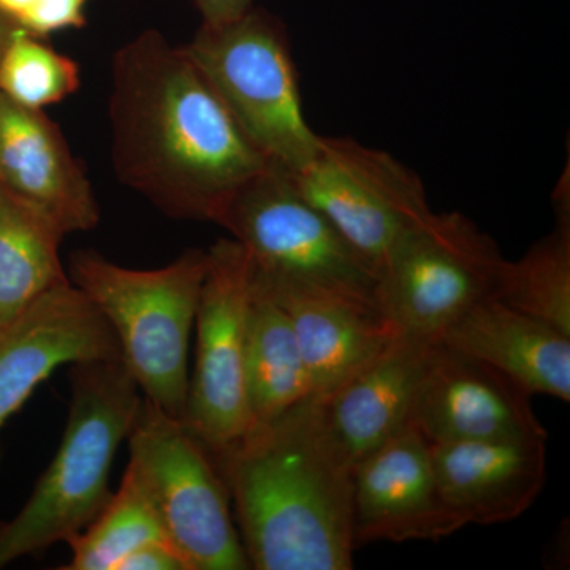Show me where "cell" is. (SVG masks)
Returning <instances> with one entry per match:
<instances>
[{
  "label": "cell",
  "instance_id": "cell-1",
  "mask_svg": "<svg viewBox=\"0 0 570 570\" xmlns=\"http://www.w3.org/2000/svg\"><path fill=\"white\" fill-rule=\"evenodd\" d=\"M110 121L119 179L171 219L217 224L269 165L183 48L157 31L116 52Z\"/></svg>",
  "mask_w": 570,
  "mask_h": 570
},
{
  "label": "cell",
  "instance_id": "cell-2",
  "mask_svg": "<svg viewBox=\"0 0 570 570\" xmlns=\"http://www.w3.org/2000/svg\"><path fill=\"white\" fill-rule=\"evenodd\" d=\"M212 455L250 569H352L354 464L328 433L317 397L254 423Z\"/></svg>",
  "mask_w": 570,
  "mask_h": 570
},
{
  "label": "cell",
  "instance_id": "cell-3",
  "mask_svg": "<svg viewBox=\"0 0 570 570\" xmlns=\"http://www.w3.org/2000/svg\"><path fill=\"white\" fill-rule=\"evenodd\" d=\"M61 445L24 508L0 524V569L85 531L110 502L112 461L142 393L121 360L71 365Z\"/></svg>",
  "mask_w": 570,
  "mask_h": 570
},
{
  "label": "cell",
  "instance_id": "cell-4",
  "mask_svg": "<svg viewBox=\"0 0 570 570\" xmlns=\"http://www.w3.org/2000/svg\"><path fill=\"white\" fill-rule=\"evenodd\" d=\"M208 253L189 249L174 264L132 269L94 250L70 258V283L88 296L118 337L121 362L142 396L183 419L189 389V344Z\"/></svg>",
  "mask_w": 570,
  "mask_h": 570
},
{
  "label": "cell",
  "instance_id": "cell-5",
  "mask_svg": "<svg viewBox=\"0 0 570 570\" xmlns=\"http://www.w3.org/2000/svg\"><path fill=\"white\" fill-rule=\"evenodd\" d=\"M181 48L269 165L295 174L313 160L321 135L303 115L291 48L276 18L253 7L238 20L202 26Z\"/></svg>",
  "mask_w": 570,
  "mask_h": 570
},
{
  "label": "cell",
  "instance_id": "cell-6",
  "mask_svg": "<svg viewBox=\"0 0 570 570\" xmlns=\"http://www.w3.org/2000/svg\"><path fill=\"white\" fill-rule=\"evenodd\" d=\"M127 442V466L141 480L165 534L190 570L250 569L225 480L212 452L181 420L142 396Z\"/></svg>",
  "mask_w": 570,
  "mask_h": 570
},
{
  "label": "cell",
  "instance_id": "cell-7",
  "mask_svg": "<svg viewBox=\"0 0 570 570\" xmlns=\"http://www.w3.org/2000/svg\"><path fill=\"white\" fill-rule=\"evenodd\" d=\"M217 225L264 275L317 285L377 307V276L288 171L268 165L234 195Z\"/></svg>",
  "mask_w": 570,
  "mask_h": 570
},
{
  "label": "cell",
  "instance_id": "cell-8",
  "mask_svg": "<svg viewBox=\"0 0 570 570\" xmlns=\"http://www.w3.org/2000/svg\"><path fill=\"white\" fill-rule=\"evenodd\" d=\"M504 262L469 217L431 213L379 268V311L401 333L441 341L456 318L494 298Z\"/></svg>",
  "mask_w": 570,
  "mask_h": 570
},
{
  "label": "cell",
  "instance_id": "cell-9",
  "mask_svg": "<svg viewBox=\"0 0 570 570\" xmlns=\"http://www.w3.org/2000/svg\"><path fill=\"white\" fill-rule=\"evenodd\" d=\"M195 316V365L181 422L212 453L230 448L254 425L246 389V332L253 262L236 239L208 250Z\"/></svg>",
  "mask_w": 570,
  "mask_h": 570
},
{
  "label": "cell",
  "instance_id": "cell-10",
  "mask_svg": "<svg viewBox=\"0 0 570 570\" xmlns=\"http://www.w3.org/2000/svg\"><path fill=\"white\" fill-rule=\"evenodd\" d=\"M291 175L376 276L390 254L433 213L417 174L392 154L351 138L321 137L313 160Z\"/></svg>",
  "mask_w": 570,
  "mask_h": 570
},
{
  "label": "cell",
  "instance_id": "cell-11",
  "mask_svg": "<svg viewBox=\"0 0 570 570\" xmlns=\"http://www.w3.org/2000/svg\"><path fill=\"white\" fill-rule=\"evenodd\" d=\"M352 523L355 549L441 540L466 527L442 493L430 441L412 423L356 461Z\"/></svg>",
  "mask_w": 570,
  "mask_h": 570
},
{
  "label": "cell",
  "instance_id": "cell-12",
  "mask_svg": "<svg viewBox=\"0 0 570 570\" xmlns=\"http://www.w3.org/2000/svg\"><path fill=\"white\" fill-rule=\"evenodd\" d=\"M121 360L118 337L77 285H56L0 328V431L58 367Z\"/></svg>",
  "mask_w": 570,
  "mask_h": 570
},
{
  "label": "cell",
  "instance_id": "cell-13",
  "mask_svg": "<svg viewBox=\"0 0 570 570\" xmlns=\"http://www.w3.org/2000/svg\"><path fill=\"white\" fill-rule=\"evenodd\" d=\"M528 395L512 379L439 341L411 423L431 444L546 439Z\"/></svg>",
  "mask_w": 570,
  "mask_h": 570
},
{
  "label": "cell",
  "instance_id": "cell-14",
  "mask_svg": "<svg viewBox=\"0 0 570 570\" xmlns=\"http://www.w3.org/2000/svg\"><path fill=\"white\" fill-rule=\"evenodd\" d=\"M0 184L61 238L89 232L100 212L91 183L58 124L0 94Z\"/></svg>",
  "mask_w": 570,
  "mask_h": 570
},
{
  "label": "cell",
  "instance_id": "cell-15",
  "mask_svg": "<svg viewBox=\"0 0 570 570\" xmlns=\"http://www.w3.org/2000/svg\"><path fill=\"white\" fill-rule=\"evenodd\" d=\"M253 269L291 321L314 397L328 395L355 376L400 333L377 307Z\"/></svg>",
  "mask_w": 570,
  "mask_h": 570
},
{
  "label": "cell",
  "instance_id": "cell-16",
  "mask_svg": "<svg viewBox=\"0 0 570 570\" xmlns=\"http://www.w3.org/2000/svg\"><path fill=\"white\" fill-rule=\"evenodd\" d=\"M439 341L397 333L363 370L317 397L325 425L352 464L411 425Z\"/></svg>",
  "mask_w": 570,
  "mask_h": 570
},
{
  "label": "cell",
  "instance_id": "cell-17",
  "mask_svg": "<svg viewBox=\"0 0 570 570\" xmlns=\"http://www.w3.org/2000/svg\"><path fill=\"white\" fill-rule=\"evenodd\" d=\"M546 439L431 444L442 493L466 523H509L534 504L547 480Z\"/></svg>",
  "mask_w": 570,
  "mask_h": 570
},
{
  "label": "cell",
  "instance_id": "cell-18",
  "mask_svg": "<svg viewBox=\"0 0 570 570\" xmlns=\"http://www.w3.org/2000/svg\"><path fill=\"white\" fill-rule=\"evenodd\" d=\"M441 341L512 379L528 395L570 401V336L540 318L487 298L456 318Z\"/></svg>",
  "mask_w": 570,
  "mask_h": 570
},
{
  "label": "cell",
  "instance_id": "cell-19",
  "mask_svg": "<svg viewBox=\"0 0 570 570\" xmlns=\"http://www.w3.org/2000/svg\"><path fill=\"white\" fill-rule=\"evenodd\" d=\"M245 367L254 423L275 419L313 396L291 321L254 269Z\"/></svg>",
  "mask_w": 570,
  "mask_h": 570
},
{
  "label": "cell",
  "instance_id": "cell-20",
  "mask_svg": "<svg viewBox=\"0 0 570 570\" xmlns=\"http://www.w3.org/2000/svg\"><path fill=\"white\" fill-rule=\"evenodd\" d=\"M51 225L0 184V328L67 283Z\"/></svg>",
  "mask_w": 570,
  "mask_h": 570
},
{
  "label": "cell",
  "instance_id": "cell-21",
  "mask_svg": "<svg viewBox=\"0 0 570 570\" xmlns=\"http://www.w3.org/2000/svg\"><path fill=\"white\" fill-rule=\"evenodd\" d=\"M557 225L517 262H504L494 298L570 336V200L560 184Z\"/></svg>",
  "mask_w": 570,
  "mask_h": 570
},
{
  "label": "cell",
  "instance_id": "cell-22",
  "mask_svg": "<svg viewBox=\"0 0 570 570\" xmlns=\"http://www.w3.org/2000/svg\"><path fill=\"white\" fill-rule=\"evenodd\" d=\"M156 540H168L163 520L141 480L127 466L121 487L99 517L67 540L71 560L61 569L116 570L124 558Z\"/></svg>",
  "mask_w": 570,
  "mask_h": 570
},
{
  "label": "cell",
  "instance_id": "cell-23",
  "mask_svg": "<svg viewBox=\"0 0 570 570\" xmlns=\"http://www.w3.org/2000/svg\"><path fill=\"white\" fill-rule=\"evenodd\" d=\"M80 85V67L73 59L22 28L0 59V94L31 110L62 102Z\"/></svg>",
  "mask_w": 570,
  "mask_h": 570
},
{
  "label": "cell",
  "instance_id": "cell-24",
  "mask_svg": "<svg viewBox=\"0 0 570 570\" xmlns=\"http://www.w3.org/2000/svg\"><path fill=\"white\" fill-rule=\"evenodd\" d=\"M89 0H37L18 24L36 37L50 36L63 29L86 24V3Z\"/></svg>",
  "mask_w": 570,
  "mask_h": 570
},
{
  "label": "cell",
  "instance_id": "cell-25",
  "mask_svg": "<svg viewBox=\"0 0 570 570\" xmlns=\"http://www.w3.org/2000/svg\"><path fill=\"white\" fill-rule=\"evenodd\" d=\"M116 570H190L183 554L168 540L145 543L119 562Z\"/></svg>",
  "mask_w": 570,
  "mask_h": 570
},
{
  "label": "cell",
  "instance_id": "cell-26",
  "mask_svg": "<svg viewBox=\"0 0 570 570\" xmlns=\"http://www.w3.org/2000/svg\"><path fill=\"white\" fill-rule=\"evenodd\" d=\"M205 26H220L238 20L253 9L254 0H195Z\"/></svg>",
  "mask_w": 570,
  "mask_h": 570
},
{
  "label": "cell",
  "instance_id": "cell-27",
  "mask_svg": "<svg viewBox=\"0 0 570 570\" xmlns=\"http://www.w3.org/2000/svg\"><path fill=\"white\" fill-rule=\"evenodd\" d=\"M36 2L37 0H0V10L13 18L14 21L20 22Z\"/></svg>",
  "mask_w": 570,
  "mask_h": 570
},
{
  "label": "cell",
  "instance_id": "cell-28",
  "mask_svg": "<svg viewBox=\"0 0 570 570\" xmlns=\"http://www.w3.org/2000/svg\"><path fill=\"white\" fill-rule=\"evenodd\" d=\"M20 28L21 26L18 24L13 18H10L9 14L0 10V59H2L3 52H6L7 47H9L11 37H13L14 32Z\"/></svg>",
  "mask_w": 570,
  "mask_h": 570
}]
</instances>
